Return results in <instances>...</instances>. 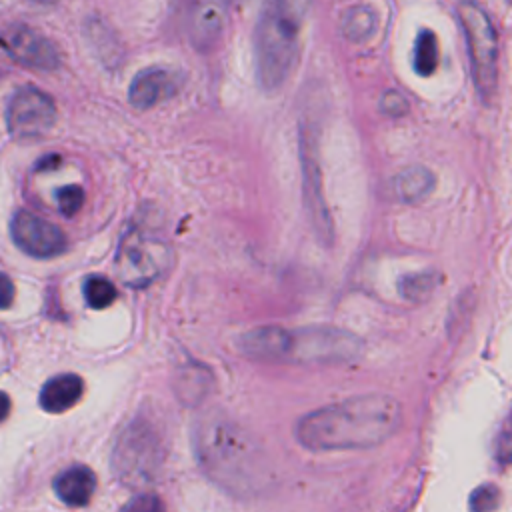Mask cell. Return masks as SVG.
Returning <instances> with one entry per match:
<instances>
[{
    "label": "cell",
    "instance_id": "1",
    "mask_svg": "<svg viewBox=\"0 0 512 512\" xmlns=\"http://www.w3.org/2000/svg\"><path fill=\"white\" fill-rule=\"evenodd\" d=\"M400 404L386 394L354 396L302 416L296 440L314 452L360 450L388 440L400 426Z\"/></svg>",
    "mask_w": 512,
    "mask_h": 512
},
{
    "label": "cell",
    "instance_id": "2",
    "mask_svg": "<svg viewBox=\"0 0 512 512\" xmlns=\"http://www.w3.org/2000/svg\"><path fill=\"white\" fill-rule=\"evenodd\" d=\"M238 346L246 356L258 360L330 364L356 358L362 342L354 334L334 326H264L242 334Z\"/></svg>",
    "mask_w": 512,
    "mask_h": 512
},
{
    "label": "cell",
    "instance_id": "3",
    "mask_svg": "<svg viewBox=\"0 0 512 512\" xmlns=\"http://www.w3.org/2000/svg\"><path fill=\"white\" fill-rule=\"evenodd\" d=\"M196 450L206 472L226 488L244 490L258 478L256 448L224 418H206L196 428Z\"/></svg>",
    "mask_w": 512,
    "mask_h": 512
},
{
    "label": "cell",
    "instance_id": "4",
    "mask_svg": "<svg viewBox=\"0 0 512 512\" xmlns=\"http://www.w3.org/2000/svg\"><path fill=\"white\" fill-rule=\"evenodd\" d=\"M304 20L268 0L256 26V74L266 90L280 88L298 58V36Z\"/></svg>",
    "mask_w": 512,
    "mask_h": 512
},
{
    "label": "cell",
    "instance_id": "5",
    "mask_svg": "<svg viewBox=\"0 0 512 512\" xmlns=\"http://www.w3.org/2000/svg\"><path fill=\"white\" fill-rule=\"evenodd\" d=\"M164 460V442L158 428L136 418L118 438L112 454L116 476L128 486L150 482Z\"/></svg>",
    "mask_w": 512,
    "mask_h": 512
},
{
    "label": "cell",
    "instance_id": "6",
    "mask_svg": "<svg viewBox=\"0 0 512 512\" xmlns=\"http://www.w3.org/2000/svg\"><path fill=\"white\" fill-rule=\"evenodd\" d=\"M172 264V248L166 240L144 230H128L116 250L114 270L132 288L156 282Z\"/></svg>",
    "mask_w": 512,
    "mask_h": 512
},
{
    "label": "cell",
    "instance_id": "7",
    "mask_svg": "<svg viewBox=\"0 0 512 512\" xmlns=\"http://www.w3.org/2000/svg\"><path fill=\"white\" fill-rule=\"evenodd\" d=\"M458 18L466 34L474 82L482 96H490L496 88L498 70V42L494 26L486 12L474 2H462L458 6Z\"/></svg>",
    "mask_w": 512,
    "mask_h": 512
},
{
    "label": "cell",
    "instance_id": "8",
    "mask_svg": "<svg viewBox=\"0 0 512 512\" xmlns=\"http://www.w3.org/2000/svg\"><path fill=\"white\" fill-rule=\"evenodd\" d=\"M56 120L54 100L36 86L18 88L6 108V124L12 138L28 140L46 134Z\"/></svg>",
    "mask_w": 512,
    "mask_h": 512
},
{
    "label": "cell",
    "instance_id": "9",
    "mask_svg": "<svg viewBox=\"0 0 512 512\" xmlns=\"http://www.w3.org/2000/svg\"><path fill=\"white\" fill-rule=\"evenodd\" d=\"M10 232L16 246L34 258H52L66 248V236L62 230L28 210H18L14 214Z\"/></svg>",
    "mask_w": 512,
    "mask_h": 512
},
{
    "label": "cell",
    "instance_id": "10",
    "mask_svg": "<svg viewBox=\"0 0 512 512\" xmlns=\"http://www.w3.org/2000/svg\"><path fill=\"white\" fill-rule=\"evenodd\" d=\"M4 48L12 60L36 70H54L60 64L56 46L26 24H12L4 32Z\"/></svg>",
    "mask_w": 512,
    "mask_h": 512
},
{
    "label": "cell",
    "instance_id": "11",
    "mask_svg": "<svg viewBox=\"0 0 512 512\" xmlns=\"http://www.w3.org/2000/svg\"><path fill=\"white\" fill-rule=\"evenodd\" d=\"M300 154H302V176H304V180H302L304 182V202L308 208V216L312 220L316 236L324 244H330V240L334 236L332 218H330L328 206L322 196V180H320V168L316 162V152L312 150L306 136H302Z\"/></svg>",
    "mask_w": 512,
    "mask_h": 512
},
{
    "label": "cell",
    "instance_id": "12",
    "mask_svg": "<svg viewBox=\"0 0 512 512\" xmlns=\"http://www.w3.org/2000/svg\"><path fill=\"white\" fill-rule=\"evenodd\" d=\"M176 76L166 68H146L138 72L128 88V100L138 110L154 108L176 92Z\"/></svg>",
    "mask_w": 512,
    "mask_h": 512
},
{
    "label": "cell",
    "instance_id": "13",
    "mask_svg": "<svg viewBox=\"0 0 512 512\" xmlns=\"http://www.w3.org/2000/svg\"><path fill=\"white\" fill-rule=\"evenodd\" d=\"M230 0H192L190 8V38L206 50L214 46L222 34Z\"/></svg>",
    "mask_w": 512,
    "mask_h": 512
},
{
    "label": "cell",
    "instance_id": "14",
    "mask_svg": "<svg viewBox=\"0 0 512 512\" xmlns=\"http://www.w3.org/2000/svg\"><path fill=\"white\" fill-rule=\"evenodd\" d=\"M84 394V380L78 374L64 372L44 382L40 390V406L50 414H62L76 406Z\"/></svg>",
    "mask_w": 512,
    "mask_h": 512
},
{
    "label": "cell",
    "instance_id": "15",
    "mask_svg": "<svg viewBox=\"0 0 512 512\" xmlns=\"http://www.w3.org/2000/svg\"><path fill=\"white\" fill-rule=\"evenodd\" d=\"M96 476L84 464H74L54 478L56 496L68 506H86L94 494Z\"/></svg>",
    "mask_w": 512,
    "mask_h": 512
},
{
    "label": "cell",
    "instance_id": "16",
    "mask_svg": "<svg viewBox=\"0 0 512 512\" xmlns=\"http://www.w3.org/2000/svg\"><path fill=\"white\" fill-rule=\"evenodd\" d=\"M394 192L404 202H418L426 198L434 186V176L424 166H408L394 176Z\"/></svg>",
    "mask_w": 512,
    "mask_h": 512
},
{
    "label": "cell",
    "instance_id": "17",
    "mask_svg": "<svg viewBox=\"0 0 512 512\" xmlns=\"http://www.w3.org/2000/svg\"><path fill=\"white\" fill-rule=\"evenodd\" d=\"M376 30V14L372 8L354 6L342 18V32L352 42H362Z\"/></svg>",
    "mask_w": 512,
    "mask_h": 512
},
{
    "label": "cell",
    "instance_id": "18",
    "mask_svg": "<svg viewBox=\"0 0 512 512\" xmlns=\"http://www.w3.org/2000/svg\"><path fill=\"white\" fill-rule=\"evenodd\" d=\"M438 66V40L432 30H422L416 38L414 68L420 76H430Z\"/></svg>",
    "mask_w": 512,
    "mask_h": 512
},
{
    "label": "cell",
    "instance_id": "19",
    "mask_svg": "<svg viewBox=\"0 0 512 512\" xmlns=\"http://www.w3.org/2000/svg\"><path fill=\"white\" fill-rule=\"evenodd\" d=\"M82 292H84L86 304L90 308H94V310L108 308L116 300V296H118L116 286L108 278H104V276H88L84 280Z\"/></svg>",
    "mask_w": 512,
    "mask_h": 512
},
{
    "label": "cell",
    "instance_id": "20",
    "mask_svg": "<svg viewBox=\"0 0 512 512\" xmlns=\"http://www.w3.org/2000/svg\"><path fill=\"white\" fill-rule=\"evenodd\" d=\"M56 202H58V208L64 216H74L82 204H84V190L76 184H68L64 188H60L56 192Z\"/></svg>",
    "mask_w": 512,
    "mask_h": 512
},
{
    "label": "cell",
    "instance_id": "21",
    "mask_svg": "<svg viewBox=\"0 0 512 512\" xmlns=\"http://www.w3.org/2000/svg\"><path fill=\"white\" fill-rule=\"evenodd\" d=\"M498 504V490L492 484L480 486L470 496V508L472 510H492Z\"/></svg>",
    "mask_w": 512,
    "mask_h": 512
},
{
    "label": "cell",
    "instance_id": "22",
    "mask_svg": "<svg viewBox=\"0 0 512 512\" xmlns=\"http://www.w3.org/2000/svg\"><path fill=\"white\" fill-rule=\"evenodd\" d=\"M496 456L502 464H512V412L502 424V430L496 442Z\"/></svg>",
    "mask_w": 512,
    "mask_h": 512
},
{
    "label": "cell",
    "instance_id": "23",
    "mask_svg": "<svg viewBox=\"0 0 512 512\" xmlns=\"http://www.w3.org/2000/svg\"><path fill=\"white\" fill-rule=\"evenodd\" d=\"M432 284H430V278L428 276H412V278H406L402 282V290L408 298L416 300L420 298L424 292H430Z\"/></svg>",
    "mask_w": 512,
    "mask_h": 512
},
{
    "label": "cell",
    "instance_id": "24",
    "mask_svg": "<svg viewBox=\"0 0 512 512\" xmlns=\"http://www.w3.org/2000/svg\"><path fill=\"white\" fill-rule=\"evenodd\" d=\"M382 110H384L386 114L400 116V114H404V112L408 110V102H406V98H404L402 94L390 90V92H386V94L382 96Z\"/></svg>",
    "mask_w": 512,
    "mask_h": 512
},
{
    "label": "cell",
    "instance_id": "25",
    "mask_svg": "<svg viewBox=\"0 0 512 512\" xmlns=\"http://www.w3.org/2000/svg\"><path fill=\"white\" fill-rule=\"evenodd\" d=\"M128 508H160V502L154 500L152 496H144V498L128 504Z\"/></svg>",
    "mask_w": 512,
    "mask_h": 512
},
{
    "label": "cell",
    "instance_id": "26",
    "mask_svg": "<svg viewBox=\"0 0 512 512\" xmlns=\"http://www.w3.org/2000/svg\"><path fill=\"white\" fill-rule=\"evenodd\" d=\"M2 280H4V296H2V306L4 308H8L10 306V302H12V282H10V278L4 274L2 276Z\"/></svg>",
    "mask_w": 512,
    "mask_h": 512
},
{
    "label": "cell",
    "instance_id": "27",
    "mask_svg": "<svg viewBox=\"0 0 512 512\" xmlns=\"http://www.w3.org/2000/svg\"><path fill=\"white\" fill-rule=\"evenodd\" d=\"M32 2H36V4H54L58 0H32Z\"/></svg>",
    "mask_w": 512,
    "mask_h": 512
}]
</instances>
